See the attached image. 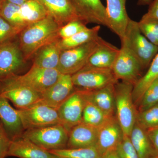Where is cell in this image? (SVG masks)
<instances>
[{"label": "cell", "mask_w": 158, "mask_h": 158, "mask_svg": "<svg viewBox=\"0 0 158 158\" xmlns=\"http://www.w3.org/2000/svg\"><path fill=\"white\" fill-rule=\"evenodd\" d=\"M59 27L50 15L31 23L18 35L20 48L27 62L43 46L59 38Z\"/></svg>", "instance_id": "obj_1"}, {"label": "cell", "mask_w": 158, "mask_h": 158, "mask_svg": "<svg viewBox=\"0 0 158 158\" xmlns=\"http://www.w3.org/2000/svg\"><path fill=\"white\" fill-rule=\"evenodd\" d=\"M114 87L116 118L123 135L129 136L138 113L133 98L134 85L121 81L117 82Z\"/></svg>", "instance_id": "obj_2"}, {"label": "cell", "mask_w": 158, "mask_h": 158, "mask_svg": "<svg viewBox=\"0 0 158 158\" xmlns=\"http://www.w3.org/2000/svg\"><path fill=\"white\" fill-rule=\"evenodd\" d=\"M69 132L65 127L59 124L26 130L22 137L49 151L67 148Z\"/></svg>", "instance_id": "obj_3"}, {"label": "cell", "mask_w": 158, "mask_h": 158, "mask_svg": "<svg viewBox=\"0 0 158 158\" xmlns=\"http://www.w3.org/2000/svg\"><path fill=\"white\" fill-rule=\"evenodd\" d=\"M121 48L112 70L118 81L135 85L141 78L142 65L133 53L125 37L121 40Z\"/></svg>", "instance_id": "obj_4"}, {"label": "cell", "mask_w": 158, "mask_h": 158, "mask_svg": "<svg viewBox=\"0 0 158 158\" xmlns=\"http://www.w3.org/2000/svg\"><path fill=\"white\" fill-rule=\"evenodd\" d=\"M102 38L100 37L81 45L62 51L57 70L64 74L72 75L85 66L91 55L96 49Z\"/></svg>", "instance_id": "obj_5"}, {"label": "cell", "mask_w": 158, "mask_h": 158, "mask_svg": "<svg viewBox=\"0 0 158 158\" xmlns=\"http://www.w3.org/2000/svg\"><path fill=\"white\" fill-rule=\"evenodd\" d=\"M25 131L61 124L58 110L40 103L17 109Z\"/></svg>", "instance_id": "obj_6"}, {"label": "cell", "mask_w": 158, "mask_h": 158, "mask_svg": "<svg viewBox=\"0 0 158 158\" xmlns=\"http://www.w3.org/2000/svg\"><path fill=\"white\" fill-rule=\"evenodd\" d=\"M125 37L143 69L149 66L158 53V46L152 43L141 33L138 27V22L130 19Z\"/></svg>", "instance_id": "obj_7"}, {"label": "cell", "mask_w": 158, "mask_h": 158, "mask_svg": "<svg viewBox=\"0 0 158 158\" xmlns=\"http://www.w3.org/2000/svg\"><path fill=\"white\" fill-rule=\"evenodd\" d=\"M75 88L79 90H93L118 81L111 69L83 68L72 75Z\"/></svg>", "instance_id": "obj_8"}, {"label": "cell", "mask_w": 158, "mask_h": 158, "mask_svg": "<svg viewBox=\"0 0 158 158\" xmlns=\"http://www.w3.org/2000/svg\"><path fill=\"white\" fill-rule=\"evenodd\" d=\"M27 62L20 48L18 36L0 44V80L18 74Z\"/></svg>", "instance_id": "obj_9"}, {"label": "cell", "mask_w": 158, "mask_h": 158, "mask_svg": "<svg viewBox=\"0 0 158 158\" xmlns=\"http://www.w3.org/2000/svg\"><path fill=\"white\" fill-rule=\"evenodd\" d=\"M60 74L57 69H48L32 65L24 74L9 76L18 84L40 94L56 81Z\"/></svg>", "instance_id": "obj_10"}, {"label": "cell", "mask_w": 158, "mask_h": 158, "mask_svg": "<svg viewBox=\"0 0 158 158\" xmlns=\"http://www.w3.org/2000/svg\"><path fill=\"white\" fill-rule=\"evenodd\" d=\"M0 97L10 101L17 109H21L36 103L40 94L18 84L9 76L0 80Z\"/></svg>", "instance_id": "obj_11"}, {"label": "cell", "mask_w": 158, "mask_h": 158, "mask_svg": "<svg viewBox=\"0 0 158 158\" xmlns=\"http://www.w3.org/2000/svg\"><path fill=\"white\" fill-rule=\"evenodd\" d=\"M84 90H75L57 109L61 124L69 131L82 122L86 103Z\"/></svg>", "instance_id": "obj_12"}, {"label": "cell", "mask_w": 158, "mask_h": 158, "mask_svg": "<svg viewBox=\"0 0 158 158\" xmlns=\"http://www.w3.org/2000/svg\"><path fill=\"white\" fill-rule=\"evenodd\" d=\"M123 136L116 116L108 118L98 127L96 148L101 155L116 151Z\"/></svg>", "instance_id": "obj_13"}, {"label": "cell", "mask_w": 158, "mask_h": 158, "mask_svg": "<svg viewBox=\"0 0 158 158\" xmlns=\"http://www.w3.org/2000/svg\"><path fill=\"white\" fill-rule=\"evenodd\" d=\"M75 90L72 75L61 73L53 85L40 94L37 103L57 110Z\"/></svg>", "instance_id": "obj_14"}, {"label": "cell", "mask_w": 158, "mask_h": 158, "mask_svg": "<svg viewBox=\"0 0 158 158\" xmlns=\"http://www.w3.org/2000/svg\"><path fill=\"white\" fill-rule=\"evenodd\" d=\"M79 19L87 24L95 23L109 27L106 7L101 0H69Z\"/></svg>", "instance_id": "obj_15"}, {"label": "cell", "mask_w": 158, "mask_h": 158, "mask_svg": "<svg viewBox=\"0 0 158 158\" xmlns=\"http://www.w3.org/2000/svg\"><path fill=\"white\" fill-rule=\"evenodd\" d=\"M127 0H106V7L109 27L120 38L123 39L130 19L126 5Z\"/></svg>", "instance_id": "obj_16"}, {"label": "cell", "mask_w": 158, "mask_h": 158, "mask_svg": "<svg viewBox=\"0 0 158 158\" xmlns=\"http://www.w3.org/2000/svg\"><path fill=\"white\" fill-rule=\"evenodd\" d=\"M98 127L82 122L71 129L67 148L96 147Z\"/></svg>", "instance_id": "obj_17"}, {"label": "cell", "mask_w": 158, "mask_h": 158, "mask_svg": "<svg viewBox=\"0 0 158 158\" xmlns=\"http://www.w3.org/2000/svg\"><path fill=\"white\" fill-rule=\"evenodd\" d=\"M59 28L69 22L79 19L69 0H38Z\"/></svg>", "instance_id": "obj_18"}, {"label": "cell", "mask_w": 158, "mask_h": 158, "mask_svg": "<svg viewBox=\"0 0 158 158\" xmlns=\"http://www.w3.org/2000/svg\"><path fill=\"white\" fill-rule=\"evenodd\" d=\"M7 156L19 158H56L49 151L23 137L11 141Z\"/></svg>", "instance_id": "obj_19"}, {"label": "cell", "mask_w": 158, "mask_h": 158, "mask_svg": "<svg viewBox=\"0 0 158 158\" xmlns=\"http://www.w3.org/2000/svg\"><path fill=\"white\" fill-rule=\"evenodd\" d=\"M0 120L11 140L20 138L25 130L17 110L10 105L8 100L0 97Z\"/></svg>", "instance_id": "obj_20"}, {"label": "cell", "mask_w": 158, "mask_h": 158, "mask_svg": "<svg viewBox=\"0 0 158 158\" xmlns=\"http://www.w3.org/2000/svg\"><path fill=\"white\" fill-rule=\"evenodd\" d=\"M119 49L102 39L83 68L112 69Z\"/></svg>", "instance_id": "obj_21"}, {"label": "cell", "mask_w": 158, "mask_h": 158, "mask_svg": "<svg viewBox=\"0 0 158 158\" xmlns=\"http://www.w3.org/2000/svg\"><path fill=\"white\" fill-rule=\"evenodd\" d=\"M115 85L93 90H84L86 99L94 104L109 116H116Z\"/></svg>", "instance_id": "obj_22"}, {"label": "cell", "mask_w": 158, "mask_h": 158, "mask_svg": "<svg viewBox=\"0 0 158 158\" xmlns=\"http://www.w3.org/2000/svg\"><path fill=\"white\" fill-rule=\"evenodd\" d=\"M59 39L54 40L40 48L32 58V65L48 69H57L62 52L58 45Z\"/></svg>", "instance_id": "obj_23"}, {"label": "cell", "mask_w": 158, "mask_h": 158, "mask_svg": "<svg viewBox=\"0 0 158 158\" xmlns=\"http://www.w3.org/2000/svg\"><path fill=\"white\" fill-rule=\"evenodd\" d=\"M139 158H153L158 156L146 130L136 121L129 136Z\"/></svg>", "instance_id": "obj_24"}, {"label": "cell", "mask_w": 158, "mask_h": 158, "mask_svg": "<svg viewBox=\"0 0 158 158\" xmlns=\"http://www.w3.org/2000/svg\"><path fill=\"white\" fill-rule=\"evenodd\" d=\"M100 28V26L97 25L90 28H88L68 38L59 39L58 45L60 50L62 52L74 48L96 39L99 37Z\"/></svg>", "instance_id": "obj_25"}, {"label": "cell", "mask_w": 158, "mask_h": 158, "mask_svg": "<svg viewBox=\"0 0 158 158\" xmlns=\"http://www.w3.org/2000/svg\"><path fill=\"white\" fill-rule=\"evenodd\" d=\"M158 79V52L152 61L149 68L144 76L141 77L134 85L132 96L137 107L141 97L150 85Z\"/></svg>", "instance_id": "obj_26"}, {"label": "cell", "mask_w": 158, "mask_h": 158, "mask_svg": "<svg viewBox=\"0 0 158 158\" xmlns=\"http://www.w3.org/2000/svg\"><path fill=\"white\" fill-rule=\"evenodd\" d=\"M21 14L27 25L48 15L44 6L38 0H30L20 6Z\"/></svg>", "instance_id": "obj_27"}, {"label": "cell", "mask_w": 158, "mask_h": 158, "mask_svg": "<svg viewBox=\"0 0 158 158\" xmlns=\"http://www.w3.org/2000/svg\"><path fill=\"white\" fill-rule=\"evenodd\" d=\"M56 158H102L96 147L49 150Z\"/></svg>", "instance_id": "obj_28"}, {"label": "cell", "mask_w": 158, "mask_h": 158, "mask_svg": "<svg viewBox=\"0 0 158 158\" xmlns=\"http://www.w3.org/2000/svg\"><path fill=\"white\" fill-rule=\"evenodd\" d=\"M112 116H108L93 103L86 99L82 116L83 122L98 127Z\"/></svg>", "instance_id": "obj_29"}, {"label": "cell", "mask_w": 158, "mask_h": 158, "mask_svg": "<svg viewBox=\"0 0 158 158\" xmlns=\"http://www.w3.org/2000/svg\"><path fill=\"white\" fill-rule=\"evenodd\" d=\"M0 16L22 30L27 26L22 17L20 6L18 5L5 1L0 6Z\"/></svg>", "instance_id": "obj_30"}, {"label": "cell", "mask_w": 158, "mask_h": 158, "mask_svg": "<svg viewBox=\"0 0 158 158\" xmlns=\"http://www.w3.org/2000/svg\"><path fill=\"white\" fill-rule=\"evenodd\" d=\"M138 23L141 33L152 43L158 46V20L144 15Z\"/></svg>", "instance_id": "obj_31"}, {"label": "cell", "mask_w": 158, "mask_h": 158, "mask_svg": "<svg viewBox=\"0 0 158 158\" xmlns=\"http://www.w3.org/2000/svg\"><path fill=\"white\" fill-rule=\"evenodd\" d=\"M158 104V79L145 90L137 106L138 113Z\"/></svg>", "instance_id": "obj_32"}, {"label": "cell", "mask_w": 158, "mask_h": 158, "mask_svg": "<svg viewBox=\"0 0 158 158\" xmlns=\"http://www.w3.org/2000/svg\"><path fill=\"white\" fill-rule=\"evenodd\" d=\"M137 121L145 130L158 126V104L138 113Z\"/></svg>", "instance_id": "obj_33"}, {"label": "cell", "mask_w": 158, "mask_h": 158, "mask_svg": "<svg viewBox=\"0 0 158 158\" xmlns=\"http://www.w3.org/2000/svg\"><path fill=\"white\" fill-rule=\"evenodd\" d=\"M88 28L86 24L80 19H76L67 23L59 28L58 36L59 39H65Z\"/></svg>", "instance_id": "obj_34"}, {"label": "cell", "mask_w": 158, "mask_h": 158, "mask_svg": "<svg viewBox=\"0 0 158 158\" xmlns=\"http://www.w3.org/2000/svg\"><path fill=\"white\" fill-rule=\"evenodd\" d=\"M22 30L14 27L0 16V44L18 37Z\"/></svg>", "instance_id": "obj_35"}, {"label": "cell", "mask_w": 158, "mask_h": 158, "mask_svg": "<svg viewBox=\"0 0 158 158\" xmlns=\"http://www.w3.org/2000/svg\"><path fill=\"white\" fill-rule=\"evenodd\" d=\"M116 151L119 158H139L129 136L123 135Z\"/></svg>", "instance_id": "obj_36"}, {"label": "cell", "mask_w": 158, "mask_h": 158, "mask_svg": "<svg viewBox=\"0 0 158 158\" xmlns=\"http://www.w3.org/2000/svg\"><path fill=\"white\" fill-rule=\"evenodd\" d=\"M11 141L4 125L0 120V158L7 157Z\"/></svg>", "instance_id": "obj_37"}, {"label": "cell", "mask_w": 158, "mask_h": 158, "mask_svg": "<svg viewBox=\"0 0 158 158\" xmlns=\"http://www.w3.org/2000/svg\"><path fill=\"white\" fill-rule=\"evenodd\" d=\"M148 135L158 156V126L146 130Z\"/></svg>", "instance_id": "obj_38"}, {"label": "cell", "mask_w": 158, "mask_h": 158, "mask_svg": "<svg viewBox=\"0 0 158 158\" xmlns=\"http://www.w3.org/2000/svg\"><path fill=\"white\" fill-rule=\"evenodd\" d=\"M149 6L148 12L144 15L158 20V0H153Z\"/></svg>", "instance_id": "obj_39"}, {"label": "cell", "mask_w": 158, "mask_h": 158, "mask_svg": "<svg viewBox=\"0 0 158 158\" xmlns=\"http://www.w3.org/2000/svg\"><path fill=\"white\" fill-rule=\"evenodd\" d=\"M102 158H119L116 151L108 152L102 156Z\"/></svg>", "instance_id": "obj_40"}, {"label": "cell", "mask_w": 158, "mask_h": 158, "mask_svg": "<svg viewBox=\"0 0 158 158\" xmlns=\"http://www.w3.org/2000/svg\"><path fill=\"white\" fill-rule=\"evenodd\" d=\"M29 1L30 0H6L5 1L15 4V5L20 6Z\"/></svg>", "instance_id": "obj_41"}, {"label": "cell", "mask_w": 158, "mask_h": 158, "mask_svg": "<svg viewBox=\"0 0 158 158\" xmlns=\"http://www.w3.org/2000/svg\"><path fill=\"white\" fill-rule=\"evenodd\" d=\"M153 0H138V6H149L152 2Z\"/></svg>", "instance_id": "obj_42"}, {"label": "cell", "mask_w": 158, "mask_h": 158, "mask_svg": "<svg viewBox=\"0 0 158 158\" xmlns=\"http://www.w3.org/2000/svg\"><path fill=\"white\" fill-rule=\"evenodd\" d=\"M6 0H0V6Z\"/></svg>", "instance_id": "obj_43"}, {"label": "cell", "mask_w": 158, "mask_h": 158, "mask_svg": "<svg viewBox=\"0 0 158 158\" xmlns=\"http://www.w3.org/2000/svg\"><path fill=\"white\" fill-rule=\"evenodd\" d=\"M153 158H158V156H156L155 157Z\"/></svg>", "instance_id": "obj_44"}]
</instances>
